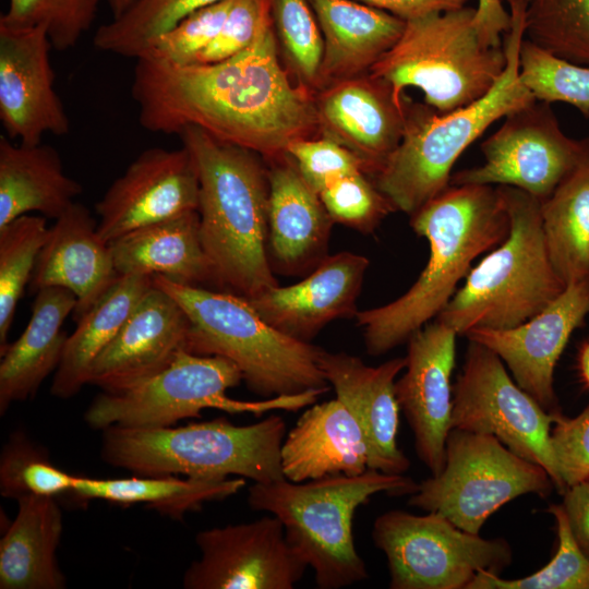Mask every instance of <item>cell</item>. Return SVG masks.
<instances>
[{
    "label": "cell",
    "mask_w": 589,
    "mask_h": 589,
    "mask_svg": "<svg viewBox=\"0 0 589 589\" xmlns=\"http://www.w3.org/2000/svg\"><path fill=\"white\" fill-rule=\"evenodd\" d=\"M131 93L145 130L179 134L196 127L269 160L318 131L315 96L281 67L273 23L219 62L173 65L137 58Z\"/></svg>",
    "instance_id": "6da1fadb"
},
{
    "label": "cell",
    "mask_w": 589,
    "mask_h": 589,
    "mask_svg": "<svg viewBox=\"0 0 589 589\" xmlns=\"http://www.w3.org/2000/svg\"><path fill=\"white\" fill-rule=\"evenodd\" d=\"M430 254L416 283L396 300L358 311L368 353L380 356L408 341L447 305L481 254L501 244L510 219L500 185L449 184L411 215Z\"/></svg>",
    "instance_id": "7a4b0ae2"
},
{
    "label": "cell",
    "mask_w": 589,
    "mask_h": 589,
    "mask_svg": "<svg viewBox=\"0 0 589 589\" xmlns=\"http://www.w3.org/2000/svg\"><path fill=\"white\" fill-rule=\"evenodd\" d=\"M179 135L200 182V232L215 285L252 299L278 286L267 256L268 178L257 154L196 127Z\"/></svg>",
    "instance_id": "3957f363"
},
{
    "label": "cell",
    "mask_w": 589,
    "mask_h": 589,
    "mask_svg": "<svg viewBox=\"0 0 589 589\" xmlns=\"http://www.w3.org/2000/svg\"><path fill=\"white\" fill-rule=\"evenodd\" d=\"M504 35L506 65L482 98L447 113L404 98L405 130L398 147L374 177L396 211L413 215L450 184L458 157L491 124L537 99L519 76L525 14H512Z\"/></svg>",
    "instance_id": "277c9868"
},
{
    "label": "cell",
    "mask_w": 589,
    "mask_h": 589,
    "mask_svg": "<svg viewBox=\"0 0 589 589\" xmlns=\"http://www.w3.org/2000/svg\"><path fill=\"white\" fill-rule=\"evenodd\" d=\"M153 285L170 294L188 315L185 350L229 359L252 393L271 398L329 389L320 368L323 349L276 329L248 299L163 275H153Z\"/></svg>",
    "instance_id": "5b68a950"
},
{
    "label": "cell",
    "mask_w": 589,
    "mask_h": 589,
    "mask_svg": "<svg viewBox=\"0 0 589 589\" xmlns=\"http://www.w3.org/2000/svg\"><path fill=\"white\" fill-rule=\"evenodd\" d=\"M418 484L405 474L373 469L300 483L281 479L254 482L248 504L280 519L287 540L313 568L318 588L339 589L369 576L354 545L356 510L377 493L411 495Z\"/></svg>",
    "instance_id": "8992f818"
},
{
    "label": "cell",
    "mask_w": 589,
    "mask_h": 589,
    "mask_svg": "<svg viewBox=\"0 0 589 589\" xmlns=\"http://www.w3.org/2000/svg\"><path fill=\"white\" fill-rule=\"evenodd\" d=\"M101 432L103 460L136 476H239L261 483L285 479L280 449L286 422L280 416L248 425L216 418L177 428L112 425Z\"/></svg>",
    "instance_id": "52a82bcc"
},
{
    "label": "cell",
    "mask_w": 589,
    "mask_h": 589,
    "mask_svg": "<svg viewBox=\"0 0 589 589\" xmlns=\"http://www.w3.org/2000/svg\"><path fill=\"white\" fill-rule=\"evenodd\" d=\"M500 188L509 214V233L470 269L464 286L435 317L458 335L474 328L516 327L566 288L546 249L541 202L522 190Z\"/></svg>",
    "instance_id": "ba28073f"
},
{
    "label": "cell",
    "mask_w": 589,
    "mask_h": 589,
    "mask_svg": "<svg viewBox=\"0 0 589 589\" xmlns=\"http://www.w3.org/2000/svg\"><path fill=\"white\" fill-rule=\"evenodd\" d=\"M474 15L476 8L466 5L406 21L400 37L369 73L390 84L398 98L406 87L420 89L440 113L473 104L506 65L503 47L481 41Z\"/></svg>",
    "instance_id": "9c48e42d"
},
{
    "label": "cell",
    "mask_w": 589,
    "mask_h": 589,
    "mask_svg": "<svg viewBox=\"0 0 589 589\" xmlns=\"http://www.w3.org/2000/svg\"><path fill=\"white\" fill-rule=\"evenodd\" d=\"M241 381V371L229 359L182 349L160 372L120 392L100 393L91 402L84 419L89 428L100 431L112 425L166 428L183 419L201 418L204 409L254 416L271 410L297 411L315 404L325 393L311 389L262 401L227 396V390Z\"/></svg>",
    "instance_id": "30bf717a"
},
{
    "label": "cell",
    "mask_w": 589,
    "mask_h": 589,
    "mask_svg": "<svg viewBox=\"0 0 589 589\" xmlns=\"http://www.w3.org/2000/svg\"><path fill=\"white\" fill-rule=\"evenodd\" d=\"M553 488L543 467L518 456L495 436L450 429L443 470L420 482L408 504L479 534L486 519L506 503L529 493L545 498Z\"/></svg>",
    "instance_id": "8fae6325"
},
{
    "label": "cell",
    "mask_w": 589,
    "mask_h": 589,
    "mask_svg": "<svg viewBox=\"0 0 589 589\" xmlns=\"http://www.w3.org/2000/svg\"><path fill=\"white\" fill-rule=\"evenodd\" d=\"M372 539L386 556L392 589H467L480 570L500 575L513 560L505 539H484L432 512H386Z\"/></svg>",
    "instance_id": "7c38bea8"
},
{
    "label": "cell",
    "mask_w": 589,
    "mask_h": 589,
    "mask_svg": "<svg viewBox=\"0 0 589 589\" xmlns=\"http://www.w3.org/2000/svg\"><path fill=\"white\" fill-rule=\"evenodd\" d=\"M554 414L517 385L496 353L469 340L453 385L450 428L495 436L518 456L543 467L563 494L566 486L550 441Z\"/></svg>",
    "instance_id": "4fadbf2b"
},
{
    "label": "cell",
    "mask_w": 589,
    "mask_h": 589,
    "mask_svg": "<svg viewBox=\"0 0 589 589\" xmlns=\"http://www.w3.org/2000/svg\"><path fill=\"white\" fill-rule=\"evenodd\" d=\"M550 105L536 100L508 113L482 142V165L453 173L450 184L506 185L546 200L589 158V137L566 135Z\"/></svg>",
    "instance_id": "5bb4252c"
},
{
    "label": "cell",
    "mask_w": 589,
    "mask_h": 589,
    "mask_svg": "<svg viewBox=\"0 0 589 589\" xmlns=\"http://www.w3.org/2000/svg\"><path fill=\"white\" fill-rule=\"evenodd\" d=\"M201 556L183 575L185 589H291L309 567L276 516L196 533Z\"/></svg>",
    "instance_id": "9a60e30c"
},
{
    "label": "cell",
    "mask_w": 589,
    "mask_h": 589,
    "mask_svg": "<svg viewBox=\"0 0 589 589\" xmlns=\"http://www.w3.org/2000/svg\"><path fill=\"white\" fill-rule=\"evenodd\" d=\"M200 182L190 152H142L96 203L97 231L107 242L144 226L199 212Z\"/></svg>",
    "instance_id": "2e32d148"
},
{
    "label": "cell",
    "mask_w": 589,
    "mask_h": 589,
    "mask_svg": "<svg viewBox=\"0 0 589 589\" xmlns=\"http://www.w3.org/2000/svg\"><path fill=\"white\" fill-rule=\"evenodd\" d=\"M51 48L44 26L0 21V120L5 135L20 144H39L46 133L63 136L70 131L53 87Z\"/></svg>",
    "instance_id": "e0dca14e"
},
{
    "label": "cell",
    "mask_w": 589,
    "mask_h": 589,
    "mask_svg": "<svg viewBox=\"0 0 589 589\" xmlns=\"http://www.w3.org/2000/svg\"><path fill=\"white\" fill-rule=\"evenodd\" d=\"M589 315V280L574 283L544 310L509 329L474 328L465 334L496 353L517 385L546 411L558 413L554 369L572 334Z\"/></svg>",
    "instance_id": "ac0fdd59"
},
{
    "label": "cell",
    "mask_w": 589,
    "mask_h": 589,
    "mask_svg": "<svg viewBox=\"0 0 589 589\" xmlns=\"http://www.w3.org/2000/svg\"><path fill=\"white\" fill-rule=\"evenodd\" d=\"M457 333L435 321L408 339L405 373L395 382V395L414 437L420 460L432 476L444 468L453 410L452 373Z\"/></svg>",
    "instance_id": "d6986e66"
},
{
    "label": "cell",
    "mask_w": 589,
    "mask_h": 589,
    "mask_svg": "<svg viewBox=\"0 0 589 589\" xmlns=\"http://www.w3.org/2000/svg\"><path fill=\"white\" fill-rule=\"evenodd\" d=\"M404 98L369 72L335 82L315 96L318 132L350 151L364 173L375 177L402 139Z\"/></svg>",
    "instance_id": "ffe728a7"
},
{
    "label": "cell",
    "mask_w": 589,
    "mask_h": 589,
    "mask_svg": "<svg viewBox=\"0 0 589 589\" xmlns=\"http://www.w3.org/2000/svg\"><path fill=\"white\" fill-rule=\"evenodd\" d=\"M189 329L182 306L153 285L94 361L88 384L113 393L160 372L185 350Z\"/></svg>",
    "instance_id": "44dd1931"
},
{
    "label": "cell",
    "mask_w": 589,
    "mask_h": 589,
    "mask_svg": "<svg viewBox=\"0 0 589 589\" xmlns=\"http://www.w3.org/2000/svg\"><path fill=\"white\" fill-rule=\"evenodd\" d=\"M406 362V357L394 358L371 366L346 352L323 349L320 356V368L326 381L362 431L368 468L388 474H405L410 467L396 440L400 408L395 382Z\"/></svg>",
    "instance_id": "7402d4cb"
},
{
    "label": "cell",
    "mask_w": 589,
    "mask_h": 589,
    "mask_svg": "<svg viewBox=\"0 0 589 589\" xmlns=\"http://www.w3.org/2000/svg\"><path fill=\"white\" fill-rule=\"evenodd\" d=\"M368 266L369 260L360 254L327 255L303 280L275 286L248 300L269 325L311 342L332 321L356 316Z\"/></svg>",
    "instance_id": "603a6c76"
},
{
    "label": "cell",
    "mask_w": 589,
    "mask_h": 589,
    "mask_svg": "<svg viewBox=\"0 0 589 589\" xmlns=\"http://www.w3.org/2000/svg\"><path fill=\"white\" fill-rule=\"evenodd\" d=\"M119 276L95 218L86 206L74 202L49 228L28 286L34 293L46 287L72 291L76 297L72 315L77 323Z\"/></svg>",
    "instance_id": "cb8c5ba5"
},
{
    "label": "cell",
    "mask_w": 589,
    "mask_h": 589,
    "mask_svg": "<svg viewBox=\"0 0 589 589\" xmlns=\"http://www.w3.org/2000/svg\"><path fill=\"white\" fill-rule=\"evenodd\" d=\"M272 161L267 171L272 256L283 274L312 272L327 256L334 221L287 154Z\"/></svg>",
    "instance_id": "d4e9b609"
},
{
    "label": "cell",
    "mask_w": 589,
    "mask_h": 589,
    "mask_svg": "<svg viewBox=\"0 0 589 589\" xmlns=\"http://www.w3.org/2000/svg\"><path fill=\"white\" fill-rule=\"evenodd\" d=\"M280 464L285 479L296 483L369 469L362 431L337 397L301 414L284 438Z\"/></svg>",
    "instance_id": "484cf974"
},
{
    "label": "cell",
    "mask_w": 589,
    "mask_h": 589,
    "mask_svg": "<svg viewBox=\"0 0 589 589\" xmlns=\"http://www.w3.org/2000/svg\"><path fill=\"white\" fill-rule=\"evenodd\" d=\"M324 52L316 89L365 74L400 37L406 21L357 0H308Z\"/></svg>",
    "instance_id": "4316f807"
},
{
    "label": "cell",
    "mask_w": 589,
    "mask_h": 589,
    "mask_svg": "<svg viewBox=\"0 0 589 589\" xmlns=\"http://www.w3.org/2000/svg\"><path fill=\"white\" fill-rule=\"evenodd\" d=\"M76 306L75 294L63 287L36 292L32 315L21 336L0 353V413L33 397L56 371L68 336L62 324Z\"/></svg>",
    "instance_id": "83f0119b"
},
{
    "label": "cell",
    "mask_w": 589,
    "mask_h": 589,
    "mask_svg": "<svg viewBox=\"0 0 589 589\" xmlns=\"http://www.w3.org/2000/svg\"><path fill=\"white\" fill-rule=\"evenodd\" d=\"M109 247L119 275H163L191 286L215 284L197 211L134 229Z\"/></svg>",
    "instance_id": "f1b7e54d"
},
{
    "label": "cell",
    "mask_w": 589,
    "mask_h": 589,
    "mask_svg": "<svg viewBox=\"0 0 589 589\" xmlns=\"http://www.w3.org/2000/svg\"><path fill=\"white\" fill-rule=\"evenodd\" d=\"M17 504L0 540V588H65L57 560L63 524L56 497L25 496Z\"/></svg>",
    "instance_id": "f546056e"
},
{
    "label": "cell",
    "mask_w": 589,
    "mask_h": 589,
    "mask_svg": "<svg viewBox=\"0 0 589 589\" xmlns=\"http://www.w3.org/2000/svg\"><path fill=\"white\" fill-rule=\"evenodd\" d=\"M82 192V185L64 173L53 147L16 145L0 136V228L29 212L57 219Z\"/></svg>",
    "instance_id": "4dcf8cb0"
},
{
    "label": "cell",
    "mask_w": 589,
    "mask_h": 589,
    "mask_svg": "<svg viewBox=\"0 0 589 589\" xmlns=\"http://www.w3.org/2000/svg\"><path fill=\"white\" fill-rule=\"evenodd\" d=\"M153 286L151 275H120L68 336L50 393L70 398L88 384L91 368L115 338L137 302Z\"/></svg>",
    "instance_id": "1f68e13d"
},
{
    "label": "cell",
    "mask_w": 589,
    "mask_h": 589,
    "mask_svg": "<svg viewBox=\"0 0 589 589\" xmlns=\"http://www.w3.org/2000/svg\"><path fill=\"white\" fill-rule=\"evenodd\" d=\"M240 479H179L175 476H133L96 479L74 476L69 494L75 498L104 500L120 505L145 504L163 515L181 519L185 513L199 509L204 503L221 501L245 486Z\"/></svg>",
    "instance_id": "d6a6232c"
},
{
    "label": "cell",
    "mask_w": 589,
    "mask_h": 589,
    "mask_svg": "<svg viewBox=\"0 0 589 589\" xmlns=\"http://www.w3.org/2000/svg\"><path fill=\"white\" fill-rule=\"evenodd\" d=\"M541 219L550 259L566 286L589 280V158L541 202Z\"/></svg>",
    "instance_id": "836d02e7"
},
{
    "label": "cell",
    "mask_w": 589,
    "mask_h": 589,
    "mask_svg": "<svg viewBox=\"0 0 589 589\" xmlns=\"http://www.w3.org/2000/svg\"><path fill=\"white\" fill-rule=\"evenodd\" d=\"M221 0H135L120 16L99 26L94 47L137 59L163 34L194 11Z\"/></svg>",
    "instance_id": "e575fe53"
},
{
    "label": "cell",
    "mask_w": 589,
    "mask_h": 589,
    "mask_svg": "<svg viewBox=\"0 0 589 589\" xmlns=\"http://www.w3.org/2000/svg\"><path fill=\"white\" fill-rule=\"evenodd\" d=\"M48 235L46 217L28 214L0 228V353L8 346L17 302L29 285Z\"/></svg>",
    "instance_id": "d590c367"
},
{
    "label": "cell",
    "mask_w": 589,
    "mask_h": 589,
    "mask_svg": "<svg viewBox=\"0 0 589 589\" xmlns=\"http://www.w3.org/2000/svg\"><path fill=\"white\" fill-rule=\"evenodd\" d=\"M524 38L557 59L589 68V0H531Z\"/></svg>",
    "instance_id": "8d00e7d4"
},
{
    "label": "cell",
    "mask_w": 589,
    "mask_h": 589,
    "mask_svg": "<svg viewBox=\"0 0 589 589\" xmlns=\"http://www.w3.org/2000/svg\"><path fill=\"white\" fill-rule=\"evenodd\" d=\"M74 476L56 467L45 448L16 430L0 455V493L5 498L51 496L69 493Z\"/></svg>",
    "instance_id": "74e56055"
},
{
    "label": "cell",
    "mask_w": 589,
    "mask_h": 589,
    "mask_svg": "<svg viewBox=\"0 0 589 589\" xmlns=\"http://www.w3.org/2000/svg\"><path fill=\"white\" fill-rule=\"evenodd\" d=\"M548 512L556 522L558 546L544 567L517 579L480 570L467 589H589V558L578 546L562 504H552Z\"/></svg>",
    "instance_id": "f35d334b"
},
{
    "label": "cell",
    "mask_w": 589,
    "mask_h": 589,
    "mask_svg": "<svg viewBox=\"0 0 589 589\" xmlns=\"http://www.w3.org/2000/svg\"><path fill=\"white\" fill-rule=\"evenodd\" d=\"M519 76L537 100L566 103L589 118V68L557 59L522 38Z\"/></svg>",
    "instance_id": "ab89813d"
},
{
    "label": "cell",
    "mask_w": 589,
    "mask_h": 589,
    "mask_svg": "<svg viewBox=\"0 0 589 589\" xmlns=\"http://www.w3.org/2000/svg\"><path fill=\"white\" fill-rule=\"evenodd\" d=\"M100 0H9L0 21L12 26H44L52 48L77 45L95 21Z\"/></svg>",
    "instance_id": "60d3db41"
},
{
    "label": "cell",
    "mask_w": 589,
    "mask_h": 589,
    "mask_svg": "<svg viewBox=\"0 0 589 589\" xmlns=\"http://www.w3.org/2000/svg\"><path fill=\"white\" fill-rule=\"evenodd\" d=\"M278 38L300 83L313 89L324 52V40L308 0H272Z\"/></svg>",
    "instance_id": "b9f144b4"
},
{
    "label": "cell",
    "mask_w": 589,
    "mask_h": 589,
    "mask_svg": "<svg viewBox=\"0 0 589 589\" xmlns=\"http://www.w3.org/2000/svg\"><path fill=\"white\" fill-rule=\"evenodd\" d=\"M320 199L334 223L371 233L396 208L364 172L340 177L327 184Z\"/></svg>",
    "instance_id": "7bdbcfd3"
},
{
    "label": "cell",
    "mask_w": 589,
    "mask_h": 589,
    "mask_svg": "<svg viewBox=\"0 0 589 589\" xmlns=\"http://www.w3.org/2000/svg\"><path fill=\"white\" fill-rule=\"evenodd\" d=\"M232 2L221 0L194 11L157 38L139 58L173 65L193 63L218 35Z\"/></svg>",
    "instance_id": "ee69618b"
},
{
    "label": "cell",
    "mask_w": 589,
    "mask_h": 589,
    "mask_svg": "<svg viewBox=\"0 0 589 589\" xmlns=\"http://www.w3.org/2000/svg\"><path fill=\"white\" fill-rule=\"evenodd\" d=\"M272 23V0H233L218 35L193 63H215L241 52Z\"/></svg>",
    "instance_id": "f6af8a7d"
},
{
    "label": "cell",
    "mask_w": 589,
    "mask_h": 589,
    "mask_svg": "<svg viewBox=\"0 0 589 589\" xmlns=\"http://www.w3.org/2000/svg\"><path fill=\"white\" fill-rule=\"evenodd\" d=\"M287 155L317 193L340 177L364 172L361 161L350 151L325 136L294 141L288 146Z\"/></svg>",
    "instance_id": "bcb514c9"
},
{
    "label": "cell",
    "mask_w": 589,
    "mask_h": 589,
    "mask_svg": "<svg viewBox=\"0 0 589 589\" xmlns=\"http://www.w3.org/2000/svg\"><path fill=\"white\" fill-rule=\"evenodd\" d=\"M550 441L566 489L589 478V406L574 418L555 413Z\"/></svg>",
    "instance_id": "7dc6e473"
},
{
    "label": "cell",
    "mask_w": 589,
    "mask_h": 589,
    "mask_svg": "<svg viewBox=\"0 0 589 589\" xmlns=\"http://www.w3.org/2000/svg\"><path fill=\"white\" fill-rule=\"evenodd\" d=\"M562 507L578 546L589 558V478L566 489Z\"/></svg>",
    "instance_id": "c3c4849f"
},
{
    "label": "cell",
    "mask_w": 589,
    "mask_h": 589,
    "mask_svg": "<svg viewBox=\"0 0 589 589\" xmlns=\"http://www.w3.org/2000/svg\"><path fill=\"white\" fill-rule=\"evenodd\" d=\"M473 23L485 46L500 48L502 37L510 29L512 17L503 0H478Z\"/></svg>",
    "instance_id": "681fc988"
},
{
    "label": "cell",
    "mask_w": 589,
    "mask_h": 589,
    "mask_svg": "<svg viewBox=\"0 0 589 589\" xmlns=\"http://www.w3.org/2000/svg\"><path fill=\"white\" fill-rule=\"evenodd\" d=\"M389 12L404 21L461 9L470 0H357Z\"/></svg>",
    "instance_id": "f907efd6"
},
{
    "label": "cell",
    "mask_w": 589,
    "mask_h": 589,
    "mask_svg": "<svg viewBox=\"0 0 589 589\" xmlns=\"http://www.w3.org/2000/svg\"><path fill=\"white\" fill-rule=\"evenodd\" d=\"M578 371L584 385L589 388V339L579 350Z\"/></svg>",
    "instance_id": "816d5d0a"
},
{
    "label": "cell",
    "mask_w": 589,
    "mask_h": 589,
    "mask_svg": "<svg viewBox=\"0 0 589 589\" xmlns=\"http://www.w3.org/2000/svg\"><path fill=\"white\" fill-rule=\"evenodd\" d=\"M112 17L120 16L135 0H106Z\"/></svg>",
    "instance_id": "f5cc1de1"
},
{
    "label": "cell",
    "mask_w": 589,
    "mask_h": 589,
    "mask_svg": "<svg viewBox=\"0 0 589 589\" xmlns=\"http://www.w3.org/2000/svg\"><path fill=\"white\" fill-rule=\"evenodd\" d=\"M509 14H525L527 7L531 0H505Z\"/></svg>",
    "instance_id": "db71d44e"
}]
</instances>
